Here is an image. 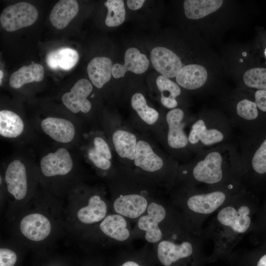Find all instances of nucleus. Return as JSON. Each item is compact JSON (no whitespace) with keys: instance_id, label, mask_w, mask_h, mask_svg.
Here are the masks:
<instances>
[{"instance_id":"nucleus-1","label":"nucleus","mask_w":266,"mask_h":266,"mask_svg":"<svg viewBox=\"0 0 266 266\" xmlns=\"http://www.w3.org/2000/svg\"><path fill=\"white\" fill-rule=\"evenodd\" d=\"M249 193L243 189L222 206L203 229L204 239L214 244L207 262L232 259L233 250L251 229L253 206Z\"/></svg>"},{"instance_id":"nucleus-2","label":"nucleus","mask_w":266,"mask_h":266,"mask_svg":"<svg viewBox=\"0 0 266 266\" xmlns=\"http://www.w3.org/2000/svg\"><path fill=\"white\" fill-rule=\"evenodd\" d=\"M192 176L204 187L243 185L239 153L228 143L204 149L192 169Z\"/></svg>"},{"instance_id":"nucleus-3","label":"nucleus","mask_w":266,"mask_h":266,"mask_svg":"<svg viewBox=\"0 0 266 266\" xmlns=\"http://www.w3.org/2000/svg\"><path fill=\"white\" fill-rule=\"evenodd\" d=\"M244 188L242 184L204 187L203 190L191 194L182 203L185 218L198 233L203 235L202 226L204 222Z\"/></svg>"},{"instance_id":"nucleus-4","label":"nucleus","mask_w":266,"mask_h":266,"mask_svg":"<svg viewBox=\"0 0 266 266\" xmlns=\"http://www.w3.org/2000/svg\"><path fill=\"white\" fill-rule=\"evenodd\" d=\"M204 240L202 235L190 232L178 241L161 240L157 248L158 260L163 266H202L207 262L202 251Z\"/></svg>"},{"instance_id":"nucleus-5","label":"nucleus","mask_w":266,"mask_h":266,"mask_svg":"<svg viewBox=\"0 0 266 266\" xmlns=\"http://www.w3.org/2000/svg\"><path fill=\"white\" fill-rule=\"evenodd\" d=\"M1 177L8 195L17 202L25 201L30 196L36 179L38 180L36 165L20 155L12 157L6 163Z\"/></svg>"},{"instance_id":"nucleus-6","label":"nucleus","mask_w":266,"mask_h":266,"mask_svg":"<svg viewBox=\"0 0 266 266\" xmlns=\"http://www.w3.org/2000/svg\"><path fill=\"white\" fill-rule=\"evenodd\" d=\"M68 147L59 145L41 157L36 165L38 179L54 184L73 176L77 169V163Z\"/></svg>"},{"instance_id":"nucleus-7","label":"nucleus","mask_w":266,"mask_h":266,"mask_svg":"<svg viewBox=\"0 0 266 266\" xmlns=\"http://www.w3.org/2000/svg\"><path fill=\"white\" fill-rule=\"evenodd\" d=\"M231 120L200 118L191 127L188 135L189 143L201 145L203 150L226 143L231 133Z\"/></svg>"},{"instance_id":"nucleus-8","label":"nucleus","mask_w":266,"mask_h":266,"mask_svg":"<svg viewBox=\"0 0 266 266\" xmlns=\"http://www.w3.org/2000/svg\"><path fill=\"white\" fill-rule=\"evenodd\" d=\"M35 128L59 145L69 147L77 142V120L59 115H47L34 123Z\"/></svg>"},{"instance_id":"nucleus-9","label":"nucleus","mask_w":266,"mask_h":266,"mask_svg":"<svg viewBox=\"0 0 266 266\" xmlns=\"http://www.w3.org/2000/svg\"><path fill=\"white\" fill-rule=\"evenodd\" d=\"M242 166V182L244 186L253 174H266V135L257 143L242 137L239 152Z\"/></svg>"},{"instance_id":"nucleus-10","label":"nucleus","mask_w":266,"mask_h":266,"mask_svg":"<svg viewBox=\"0 0 266 266\" xmlns=\"http://www.w3.org/2000/svg\"><path fill=\"white\" fill-rule=\"evenodd\" d=\"M18 229L22 237L28 241L40 243L49 238L54 230L52 218L41 210L26 213L20 219Z\"/></svg>"},{"instance_id":"nucleus-11","label":"nucleus","mask_w":266,"mask_h":266,"mask_svg":"<svg viewBox=\"0 0 266 266\" xmlns=\"http://www.w3.org/2000/svg\"><path fill=\"white\" fill-rule=\"evenodd\" d=\"M38 16V11L33 5L19 2L7 6L3 10L0 22L5 30L11 32L33 25Z\"/></svg>"},{"instance_id":"nucleus-12","label":"nucleus","mask_w":266,"mask_h":266,"mask_svg":"<svg viewBox=\"0 0 266 266\" xmlns=\"http://www.w3.org/2000/svg\"><path fill=\"white\" fill-rule=\"evenodd\" d=\"M93 90L91 83L82 78L78 80L69 92L61 97L64 106L73 114L87 113L92 108V104L87 99Z\"/></svg>"},{"instance_id":"nucleus-13","label":"nucleus","mask_w":266,"mask_h":266,"mask_svg":"<svg viewBox=\"0 0 266 266\" xmlns=\"http://www.w3.org/2000/svg\"><path fill=\"white\" fill-rule=\"evenodd\" d=\"M146 212V214L139 218L137 225L140 230L145 232L144 236L147 241L151 243H157L163 237L159 224L166 218V210L160 204L152 202L148 204Z\"/></svg>"},{"instance_id":"nucleus-14","label":"nucleus","mask_w":266,"mask_h":266,"mask_svg":"<svg viewBox=\"0 0 266 266\" xmlns=\"http://www.w3.org/2000/svg\"><path fill=\"white\" fill-rule=\"evenodd\" d=\"M30 131L28 121L18 113L7 109L0 111V135L11 141L22 140Z\"/></svg>"},{"instance_id":"nucleus-15","label":"nucleus","mask_w":266,"mask_h":266,"mask_svg":"<svg viewBox=\"0 0 266 266\" xmlns=\"http://www.w3.org/2000/svg\"><path fill=\"white\" fill-rule=\"evenodd\" d=\"M107 205L99 195L90 196L86 203L74 209V218L79 224L89 225L100 223L106 216Z\"/></svg>"},{"instance_id":"nucleus-16","label":"nucleus","mask_w":266,"mask_h":266,"mask_svg":"<svg viewBox=\"0 0 266 266\" xmlns=\"http://www.w3.org/2000/svg\"><path fill=\"white\" fill-rule=\"evenodd\" d=\"M150 59L155 69L168 78L176 77L182 68L179 57L165 47L154 48L151 51Z\"/></svg>"},{"instance_id":"nucleus-17","label":"nucleus","mask_w":266,"mask_h":266,"mask_svg":"<svg viewBox=\"0 0 266 266\" xmlns=\"http://www.w3.org/2000/svg\"><path fill=\"white\" fill-rule=\"evenodd\" d=\"M184 112L180 108L172 109L167 113L166 119L168 127L167 140L168 145L172 148H183L189 143L188 136L184 131Z\"/></svg>"},{"instance_id":"nucleus-18","label":"nucleus","mask_w":266,"mask_h":266,"mask_svg":"<svg viewBox=\"0 0 266 266\" xmlns=\"http://www.w3.org/2000/svg\"><path fill=\"white\" fill-rule=\"evenodd\" d=\"M124 61V65H113L112 75L115 78L124 77L128 71L135 74H142L146 71L149 65L146 56L134 47L130 48L126 50Z\"/></svg>"},{"instance_id":"nucleus-19","label":"nucleus","mask_w":266,"mask_h":266,"mask_svg":"<svg viewBox=\"0 0 266 266\" xmlns=\"http://www.w3.org/2000/svg\"><path fill=\"white\" fill-rule=\"evenodd\" d=\"M148 205L147 200L138 194L121 196L113 204L116 213L131 219L140 217L146 211Z\"/></svg>"},{"instance_id":"nucleus-20","label":"nucleus","mask_w":266,"mask_h":266,"mask_svg":"<svg viewBox=\"0 0 266 266\" xmlns=\"http://www.w3.org/2000/svg\"><path fill=\"white\" fill-rule=\"evenodd\" d=\"M207 78V72L202 66L197 64L186 65L176 76L178 85L188 90H194L202 86Z\"/></svg>"},{"instance_id":"nucleus-21","label":"nucleus","mask_w":266,"mask_h":266,"mask_svg":"<svg viewBox=\"0 0 266 266\" xmlns=\"http://www.w3.org/2000/svg\"><path fill=\"white\" fill-rule=\"evenodd\" d=\"M99 227L105 235L118 241H124L130 235L126 219L117 213L107 215L100 223Z\"/></svg>"},{"instance_id":"nucleus-22","label":"nucleus","mask_w":266,"mask_h":266,"mask_svg":"<svg viewBox=\"0 0 266 266\" xmlns=\"http://www.w3.org/2000/svg\"><path fill=\"white\" fill-rule=\"evenodd\" d=\"M112 62L105 57L93 58L87 66V73L92 84L97 88H101L110 79Z\"/></svg>"},{"instance_id":"nucleus-23","label":"nucleus","mask_w":266,"mask_h":266,"mask_svg":"<svg viewBox=\"0 0 266 266\" xmlns=\"http://www.w3.org/2000/svg\"><path fill=\"white\" fill-rule=\"evenodd\" d=\"M134 162L136 166L148 172L157 171L164 165L162 159L154 153L150 144L144 140L137 142Z\"/></svg>"},{"instance_id":"nucleus-24","label":"nucleus","mask_w":266,"mask_h":266,"mask_svg":"<svg viewBox=\"0 0 266 266\" xmlns=\"http://www.w3.org/2000/svg\"><path fill=\"white\" fill-rule=\"evenodd\" d=\"M79 9L75 0H61L53 7L50 15V20L54 27L59 30L66 27L76 15Z\"/></svg>"},{"instance_id":"nucleus-25","label":"nucleus","mask_w":266,"mask_h":266,"mask_svg":"<svg viewBox=\"0 0 266 266\" xmlns=\"http://www.w3.org/2000/svg\"><path fill=\"white\" fill-rule=\"evenodd\" d=\"M44 73L43 67L40 64L33 63L24 66L11 74L9 84L13 89H19L27 83L41 81Z\"/></svg>"},{"instance_id":"nucleus-26","label":"nucleus","mask_w":266,"mask_h":266,"mask_svg":"<svg viewBox=\"0 0 266 266\" xmlns=\"http://www.w3.org/2000/svg\"><path fill=\"white\" fill-rule=\"evenodd\" d=\"M79 59L77 52L70 48H62L50 52L46 57V63L51 69L68 70L73 67Z\"/></svg>"},{"instance_id":"nucleus-27","label":"nucleus","mask_w":266,"mask_h":266,"mask_svg":"<svg viewBox=\"0 0 266 266\" xmlns=\"http://www.w3.org/2000/svg\"><path fill=\"white\" fill-rule=\"evenodd\" d=\"M223 3L222 0H186L183 3L185 14L190 19H200L217 10Z\"/></svg>"},{"instance_id":"nucleus-28","label":"nucleus","mask_w":266,"mask_h":266,"mask_svg":"<svg viewBox=\"0 0 266 266\" xmlns=\"http://www.w3.org/2000/svg\"><path fill=\"white\" fill-rule=\"evenodd\" d=\"M112 141L119 156L134 160L137 144L135 135L126 131L117 130L113 133Z\"/></svg>"},{"instance_id":"nucleus-29","label":"nucleus","mask_w":266,"mask_h":266,"mask_svg":"<svg viewBox=\"0 0 266 266\" xmlns=\"http://www.w3.org/2000/svg\"><path fill=\"white\" fill-rule=\"evenodd\" d=\"M156 84L161 92V101L163 105L168 108H175L178 104L176 98L181 94L179 85L163 75L157 77Z\"/></svg>"},{"instance_id":"nucleus-30","label":"nucleus","mask_w":266,"mask_h":266,"mask_svg":"<svg viewBox=\"0 0 266 266\" xmlns=\"http://www.w3.org/2000/svg\"><path fill=\"white\" fill-rule=\"evenodd\" d=\"M131 105L141 119L146 123L152 125L158 119L159 113L154 108L148 106L146 100L142 94L137 93L132 96Z\"/></svg>"},{"instance_id":"nucleus-31","label":"nucleus","mask_w":266,"mask_h":266,"mask_svg":"<svg viewBox=\"0 0 266 266\" xmlns=\"http://www.w3.org/2000/svg\"><path fill=\"white\" fill-rule=\"evenodd\" d=\"M236 113L239 120L236 123L242 127L257 121L259 112L254 101L244 99L236 105Z\"/></svg>"},{"instance_id":"nucleus-32","label":"nucleus","mask_w":266,"mask_h":266,"mask_svg":"<svg viewBox=\"0 0 266 266\" xmlns=\"http://www.w3.org/2000/svg\"><path fill=\"white\" fill-rule=\"evenodd\" d=\"M104 4L108 13L105 23L108 27H114L122 24L125 21L126 11L122 0H108Z\"/></svg>"},{"instance_id":"nucleus-33","label":"nucleus","mask_w":266,"mask_h":266,"mask_svg":"<svg viewBox=\"0 0 266 266\" xmlns=\"http://www.w3.org/2000/svg\"><path fill=\"white\" fill-rule=\"evenodd\" d=\"M243 81L250 88L266 91V68L256 67L248 70L243 75Z\"/></svg>"},{"instance_id":"nucleus-34","label":"nucleus","mask_w":266,"mask_h":266,"mask_svg":"<svg viewBox=\"0 0 266 266\" xmlns=\"http://www.w3.org/2000/svg\"><path fill=\"white\" fill-rule=\"evenodd\" d=\"M88 160L97 167L106 170L111 166L110 160L97 152L92 146L88 147L86 152Z\"/></svg>"},{"instance_id":"nucleus-35","label":"nucleus","mask_w":266,"mask_h":266,"mask_svg":"<svg viewBox=\"0 0 266 266\" xmlns=\"http://www.w3.org/2000/svg\"><path fill=\"white\" fill-rule=\"evenodd\" d=\"M17 260L16 253L7 247L0 248V266H14Z\"/></svg>"},{"instance_id":"nucleus-36","label":"nucleus","mask_w":266,"mask_h":266,"mask_svg":"<svg viewBox=\"0 0 266 266\" xmlns=\"http://www.w3.org/2000/svg\"><path fill=\"white\" fill-rule=\"evenodd\" d=\"M92 146L110 160L112 155L108 144L103 138L100 136L95 137L93 140Z\"/></svg>"},{"instance_id":"nucleus-37","label":"nucleus","mask_w":266,"mask_h":266,"mask_svg":"<svg viewBox=\"0 0 266 266\" xmlns=\"http://www.w3.org/2000/svg\"><path fill=\"white\" fill-rule=\"evenodd\" d=\"M255 103L259 109L266 112V91L258 90L255 93Z\"/></svg>"},{"instance_id":"nucleus-38","label":"nucleus","mask_w":266,"mask_h":266,"mask_svg":"<svg viewBox=\"0 0 266 266\" xmlns=\"http://www.w3.org/2000/svg\"><path fill=\"white\" fill-rule=\"evenodd\" d=\"M144 2V0H128L127 4L130 9L134 10L140 8Z\"/></svg>"},{"instance_id":"nucleus-39","label":"nucleus","mask_w":266,"mask_h":266,"mask_svg":"<svg viewBox=\"0 0 266 266\" xmlns=\"http://www.w3.org/2000/svg\"><path fill=\"white\" fill-rule=\"evenodd\" d=\"M120 266H141V265L136 261L130 260L125 261Z\"/></svg>"},{"instance_id":"nucleus-40","label":"nucleus","mask_w":266,"mask_h":266,"mask_svg":"<svg viewBox=\"0 0 266 266\" xmlns=\"http://www.w3.org/2000/svg\"><path fill=\"white\" fill-rule=\"evenodd\" d=\"M256 266H266V253L260 257L257 261Z\"/></svg>"},{"instance_id":"nucleus-41","label":"nucleus","mask_w":266,"mask_h":266,"mask_svg":"<svg viewBox=\"0 0 266 266\" xmlns=\"http://www.w3.org/2000/svg\"><path fill=\"white\" fill-rule=\"evenodd\" d=\"M0 84L1 85V82H2V78L3 77V72L1 71V70H0Z\"/></svg>"},{"instance_id":"nucleus-42","label":"nucleus","mask_w":266,"mask_h":266,"mask_svg":"<svg viewBox=\"0 0 266 266\" xmlns=\"http://www.w3.org/2000/svg\"><path fill=\"white\" fill-rule=\"evenodd\" d=\"M264 54H265V57H266V48L265 50V51H264Z\"/></svg>"}]
</instances>
